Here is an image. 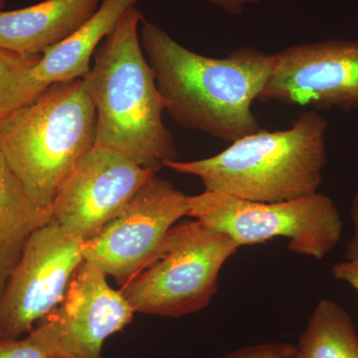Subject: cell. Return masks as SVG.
I'll list each match as a JSON object with an SVG mask.
<instances>
[{
  "label": "cell",
  "mask_w": 358,
  "mask_h": 358,
  "mask_svg": "<svg viewBox=\"0 0 358 358\" xmlns=\"http://www.w3.org/2000/svg\"><path fill=\"white\" fill-rule=\"evenodd\" d=\"M102 0H44L34 6L0 10V47L41 55L78 31L95 14Z\"/></svg>",
  "instance_id": "12"
},
{
  "label": "cell",
  "mask_w": 358,
  "mask_h": 358,
  "mask_svg": "<svg viewBox=\"0 0 358 358\" xmlns=\"http://www.w3.org/2000/svg\"><path fill=\"white\" fill-rule=\"evenodd\" d=\"M51 219L52 209L30 197L0 152V299L26 242Z\"/></svg>",
  "instance_id": "14"
},
{
  "label": "cell",
  "mask_w": 358,
  "mask_h": 358,
  "mask_svg": "<svg viewBox=\"0 0 358 358\" xmlns=\"http://www.w3.org/2000/svg\"><path fill=\"white\" fill-rule=\"evenodd\" d=\"M83 244L53 220L33 233L0 299L2 338L29 334L57 307L84 262Z\"/></svg>",
  "instance_id": "8"
},
{
  "label": "cell",
  "mask_w": 358,
  "mask_h": 358,
  "mask_svg": "<svg viewBox=\"0 0 358 358\" xmlns=\"http://www.w3.org/2000/svg\"><path fill=\"white\" fill-rule=\"evenodd\" d=\"M0 358H51L32 331L24 338L0 339Z\"/></svg>",
  "instance_id": "17"
},
{
  "label": "cell",
  "mask_w": 358,
  "mask_h": 358,
  "mask_svg": "<svg viewBox=\"0 0 358 358\" xmlns=\"http://www.w3.org/2000/svg\"><path fill=\"white\" fill-rule=\"evenodd\" d=\"M107 277L84 260L63 300L33 329L51 358H103L106 339L133 322L134 308Z\"/></svg>",
  "instance_id": "9"
},
{
  "label": "cell",
  "mask_w": 358,
  "mask_h": 358,
  "mask_svg": "<svg viewBox=\"0 0 358 358\" xmlns=\"http://www.w3.org/2000/svg\"><path fill=\"white\" fill-rule=\"evenodd\" d=\"M188 216L225 233L241 248L284 238L292 252L315 260L326 258L343 232L338 207L320 192L289 201L255 202L204 192L189 196Z\"/></svg>",
  "instance_id": "6"
},
{
  "label": "cell",
  "mask_w": 358,
  "mask_h": 358,
  "mask_svg": "<svg viewBox=\"0 0 358 358\" xmlns=\"http://www.w3.org/2000/svg\"><path fill=\"white\" fill-rule=\"evenodd\" d=\"M1 338H2L1 334H0V339H1Z\"/></svg>",
  "instance_id": "23"
},
{
  "label": "cell",
  "mask_w": 358,
  "mask_h": 358,
  "mask_svg": "<svg viewBox=\"0 0 358 358\" xmlns=\"http://www.w3.org/2000/svg\"><path fill=\"white\" fill-rule=\"evenodd\" d=\"M331 274L338 281L345 282L358 292V262L343 261L334 264Z\"/></svg>",
  "instance_id": "19"
},
{
  "label": "cell",
  "mask_w": 358,
  "mask_h": 358,
  "mask_svg": "<svg viewBox=\"0 0 358 358\" xmlns=\"http://www.w3.org/2000/svg\"><path fill=\"white\" fill-rule=\"evenodd\" d=\"M157 173L110 148L95 145L71 174L52 205V219L88 241Z\"/></svg>",
  "instance_id": "11"
},
{
  "label": "cell",
  "mask_w": 358,
  "mask_h": 358,
  "mask_svg": "<svg viewBox=\"0 0 358 358\" xmlns=\"http://www.w3.org/2000/svg\"><path fill=\"white\" fill-rule=\"evenodd\" d=\"M221 358H298V355L293 343H265L245 346Z\"/></svg>",
  "instance_id": "18"
},
{
  "label": "cell",
  "mask_w": 358,
  "mask_h": 358,
  "mask_svg": "<svg viewBox=\"0 0 358 358\" xmlns=\"http://www.w3.org/2000/svg\"><path fill=\"white\" fill-rule=\"evenodd\" d=\"M138 0H102L98 10L78 31L47 49L31 69L42 89L60 82L83 79L99 45L114 30L122 14Z\"/></svg>",
  "instance_id": "13"
},
{
  "label": "cell",
  "mask_w": 358,
  "mask_h": 358,
  "mask_svg": "<svg viewBox=\"0 0 358 358\" xmlns=\"http://www.w3.org/2000/svg\"><path fill=\"white\" fill-rule=\"evenodd\" d=\"M327 121L315 110L301 113L291 128L261 129L231 143L214 157L164 167L196 176L204 192L249 201L282 202L319 192L327 164Z\"/></svg>",
  "instance_id": "3"
},
{
  "label": "cell",
  "mask_w": 358,
  "mask_h": 358,
  "mask_svg": "<svg viewBox=\"0 0 358 358\" xmlns=\"http://www.w3.org/2000/svg\"><path fill=\"white\" fill-rule=\"evenodd\" d=\"M145 20L136 6L122 14L82 80L96 110V145L159 171L167 160L178 159V150L162 121L164 101L141 46Z\"/></svg>",
  "instance_id": "2"
},
{
  "label": "cell",
  "mask_w": 358,
  "mask_h": 358,
  "mask_svg": "<svg viewBox=\"0 0 358 358\" xmlns=\"http://www.w3.org/2000/svg\"><path fill=\"white\" fill-rule=\"evenodd\" d=\"M240 248L199 220L176 223L154 260L120 289L134 313L176 319L199 313L217 293L221 268Z\"/></svg>",
  "instance_id": "5"
},
{
  "label": "cell",
  "mask_w": 358,
  "mask_h": 358,
  "mask_svg": "<svg viewBox=\"0 0 358 358\" xmlns=\"http://www.w3.org/2000/svg\"><path fill=\"white\" fill-rule=\"evenodd\" d=\"M40 56L21 55L0 47V121L44 91L31 74Z\"/></svg>",
  "instance_id": "16"
},
{
  "label": "cell",
  "mask_w": 358,
  "mask_h": 358,
  "mask_svg": "<svg viewBox=\"0 0 358 358\" xmlns=\"http://www.w3.org/2000/svg\"><path fill=\"white\" fill-rule=\"evenodd\" d=\"M350 217L353 224V235L345 250V260L358 262V190L350 204Z\"/></svg>",
  "instance_id": "20"
},
{
  "label": "cell",
  "mask_w": 358,
  "mask_h": 358,
  "mask_svg": "<svg viewBox=\"0 0 358 358\" xmlns=\"http://www.w3.org/2000/svg\"><path fill=\"white\" fill-rule=\"evenodd\" d=\"M188 212L189 196L155 173L114 219L84 242L85 260L122 288L154 260L169 230Z\"/></svg>",
  "instance_id": "7"
},
{
  "label": "cell",
  "mask_w": 358,
  "mask_h": 358,
  "mask_svg": "<svg viewBox=\"0 0 358 358\" xmlns=\"http://www.w3.org/2000/svg\"><path fill=\"white\" fill-rule=\"evenodd\" d=\"M258 101L358 109V40L294 45L273 54L272 73Z\"/></svg>",
  "instance_id": "10"
},
{
  "label": "cell",
  "mask_w": 358,
  "mask_h": 358,
  "mask_svg": "<svg viewBox=\"0 0 358 358\" xmlns=\"http://www.w3.org/2000/svg\"><path fill=\"white\" fill-rule=\"evenodd\" d=\"M96 138V110L82 79L50 85L0 121V152L43 208L52 209Z\"/></svg>",
  "instance_id": "4"
},
{
  "label": "cell",
  "mask_w": 358,
  "mask_h": 358,
  "mask_svg": "<svg viewBox=\"0 0 358 358\" xmlns=\"http://www.w3.org/2000/svg\"><path fill=\"white\" fill-rule=\"evenodd\" d=\"M141 46L173 121L227 143L262 128L252 110L272 73L273 54L242 47L224 58L189 50L145 20Z\"/></svg>",
  "instance_id": "1"
},
{
  "label": "cell",
  "mask_w": 358,
  "mask_h": 358,
  "mask_svg": "<svg viewBox=\"0 0 358 358\" xmlns=\"http://www.w3.org/2000/svg\"><path fill=\"white\" fill-rule=\"evenodd\" d=\"M208 3L219 7L229 15H240L248 4L256 3L261 0H205Z\"/></svg>",
  "instance_id": "21"
},
{
  "label": "cell",
  "mask_w": 358,
  "mask_h": 358,
  "mask_svg": "<svg viewBox=\"0 0 358 358\" xmlns=\"http://www.w3.org/2000/svg\"><path fill=\"white\" fill-rule=\"evenodd\" d=\"M298 358H358L353 320L336 301L322 299L296 345Z\"/></svg>",
  "instance_id": "15"
},
{
  "label": "cell",
  "mask_w": 358,
  "mask_h": 358,
  "mask_svg": "<svg viewBox=\"0 0 358 358\" xmlns=\"http://www.w3.org/2000/svg\"><path fill=\"white\" fill-rule=\"evenodd\" d=\"M4 6H6V0H0V10L3 9Z\"/></svg>",
  "instance_id": "22"
}]
</instances>
